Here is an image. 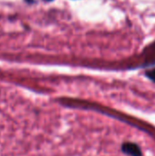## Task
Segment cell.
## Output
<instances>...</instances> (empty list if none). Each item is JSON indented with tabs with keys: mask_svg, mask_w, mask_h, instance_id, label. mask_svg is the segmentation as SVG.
I'll return each instance as SVG.
<instances>
[{
	"mask_svg": "<svg viewBox=\"0 0 155 156\" xmlns=\"http://www.w3.org/2000/svg\"><path fill=\"white\" fill-rule=\"evenodd\" d=\"M123 150L131 155L133 156H141V152L140 149L138 148V146L136 144H127L123 146Z\"/></svg>",
	"mask_w": 155,
	"mask_h": 156,
	"instance_id": "6da1fadb",
	"label": "cell"
},
{
	"mask_svg": "<svg viewBox=\"0 0 155 156\" xmlns=\"http://www.w3.org/2000/svg\"><path fill=\"white\" fill-rule=\"evenodd\" d=\"M146 76H147L150 80H152L155 81V69H151V70H149V71H147V72H146Z\"/></svg>",
	"mask_w": 155,
	"mask_h": 156,
	"instance_id": "7a4b0ae2",
	"label": "cell"
},
{
	"mask_svg": "<svg viewBox=\"0 0 155 156\" xmlns=\"http://www.w3.org/2000/svg\"><path fill=\"white\" fill-rule=\"evenodd\" d=\"M26 2H28V3H32L33 2V0H26Z\"/></svg>",
	"mask_w": 155,
	"mask_h": 156,
	"instance_id": "3957f363",
	"label": "cell"
},
{
	"mask_svg": "<svg viewBox=\"0 0 155 156\" xmlns=\"http://www.w3.org/2000/svg\"><path fill=\"white\" fill-rule=\"evenodd\" d=\"M47 1H53V0H47Z\"/></svg>",
	"mask_w": 155,
	"mask_h": 156,
	"instance_id": "277c9868",
	"label": "cell"
}]
</instances>
